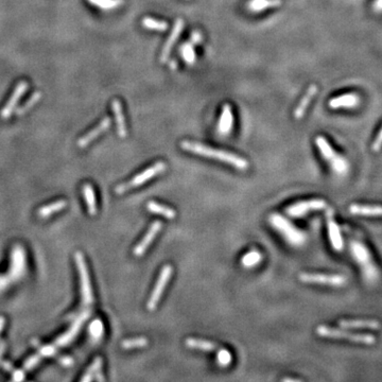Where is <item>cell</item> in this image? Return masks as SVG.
Wrapping results in <instances>:
<instances>
[{
	"label": "cell",
	"mask_w": 382,
	"mask_h": 382,
	"mask_svg": "<svg viewBox=\"0 0 382 382\" xmlns=\"http://www.w3.org/2000/svg\"><path fill=\"white\" fill-rule=\"evenodd\" d=\"M75 260H76V265H77L79 275H80V285H81L82 304L84 306H91L94 301V295H93V291H92L90 274H88L86 261L84 259L82 253H80V252L76 253L75 254Z\"/></svg>",
	"instance_id": "obj_8"
},
{
	"label": "cell",
	"mask_w": 382,
	"mask_h": 382,
	"mask_svg": "<svg viewBox=\"0 0 382 382\" xmlns=\"http://www.w3.org/2000/svg\"><path fill=\"white\" fill-rule=\"evenodd\" d=\"M315 145L319 151V154L330 166L335 174L344 176L348 173L350 168L348 161L343 155L337 153L324 136H317L315 138Z\"/></svg>",
	"instance_id": "obj_4"
},
{
	"label": "cell",
	"mask_w": 382,
	"mask_h": 382,
	"mask_svg": "<svg viewBox=\"0 0 382 382\" xmlns=\"http://www.w3.org/2000/svg\"><path fill=\"white\" fill-rule=\"evenodd\" d=\"M340 327L351 330H379L381 328L380 322L369 318H342L337 322Z\"/></svg>",
	"instance_id": "obj_12"
},
{
	"label": "cell",
	"mask_w": 382,
	"mask_h": 382,
	"mask_svg": "<svg viewBox=\"0 0 382 382\" xmlns=\"http://www.w3.org/2000/svg\"><path fill=\"white\" fill-rule=\"evenodd\" d=\"M112 109L115 115V119H116L118 135L121 138H124L128 135V130L126 126V120H124V116H123L121 102L119 100H114L112 103Z\"/></svg>",
	"instance_id": "obj_21"
},
{
	"label": "cell",
	"mask_w": 382,
	"mask_h": 382,
	"mask_svg": "<svg viewBox=\"0 0 382 382\" xmlns=\"http://www.w3.org/2000/svg\"><path fill=\"white\" fill-rule=\"evenodd\" d=\"M169 67H170L172 70H175L177 68V63H176L175 61L172 60V61L169 62Z\"/></svg>",
	"instance_id": "obj_40"
},
{
	"label": "cell",
	"mask_w": 382,
	"mask_h": 382,
	"mask_svg": "<svg viewBox=\"0 0 382 382\" xmlns=\"http://www.w3.org/2000/svg\"><path fill=\"white\" fill-rule=\"evenodd\" d=\"M28 87H29V85L26 81H22L19 85L15 87L13 95L11 96L10 99H9L8 103L5 105V108L3 109L2 113H0V116H2V118L6 119V118L11 116L12 113L15 110V106H16L17 102L20 101V99L23 97L25 92L28 90Z\"/></svg>",
	"instance_id": "obj_16"
},
{
	"label": "cell",
	"mask_w": 382,
	"mask_h": 382,
	"mask_svg": "<svg viewBox=\"0 0 382 382\" xmlns=\"http://www.w3.org/2000/svg\"><path fill=\"white\" fill-rule=\"evenodd\" d=\"M349 212L360 217H382V205H368V204H351Z\"/></svg>",
	"instance_id": "obj_19"
},
{
	"label": "cell",
	"mask_w": 382,
	"mask_h": 382,
	"mask_svg": "<svg viewBox=\"0 0 382 382\" xmlns=\"http://www.w3.org/2000/svg\"><path fill=\"white\" fill-rule=\"evenodd\" d=\"M166 168H167V165L164 162H157L156 164L147 168L146 170H144L143 172H140L139 174L135 175L131 181L124 183V184H121V185H118L116 189H115V192L118 193V194H121V193H124V192L133 189V188H136V187H138V186L147 183L151 179H153L154 176L163 173L166 170Z\"/></svg>",
	"instance_id": "obj_6"
},
{
	"label": "cell",
	"mask_w": 382,
	"mask_h": 382,
	"mask_svg": "<svg viewBox=\"0 0 382 382\" xmlns=\"http://www.w3.org/2000/svg\"><path fill=\"white\" fill-rule=\"evenodd\" d=\"M261 260H262L261 253H259L258 251H251L242 257L241 263L244 268H253V266L258 264Z\"/></svg>",
	"instance_id": "obj_31"
},
{
	"label": "cell",
	"mask_w": 382,
	"mask_h": 382,
	"mask_svg": "<svg viewBox=\"0 0 382 382\" xmlns=\"http://www.w3.org/2000/svg\"><path fill=\"white\" fill-rule=\"evenodd\" d=\"M283 381H294V382H298L299 380H297V379H291V378H285V379H283Z\"/></svg>",
	"instance_id": "obj_42"
},
{
	"label": "cell",
	"mask_w": 382,
	"mask_h": 382,
	"mask_svg": "<svg viewBox=\"0 0 382 382\" xmlns=\"http://www.w3.org/2000/svg\"><path fill=\"white\" fill-rule=\"evenodd\" d=\"M326 220H327V233H328V239L333 251L341 252L344 248V239L342 236L341 228L339 224L336 223V221L333 217V214L331 210H328L326 214Z\"/></svg>",
	"instance_id": "obj_11"
},
{
	"label": "cell",
	"mask_w": 382,
	"mask_h": 382,
	"mask_svg": "<svg viewBox=\"0 0 382 382\" xmlns=\"http://www.w3.org/2000/svg\"><path fill=\"white\" fill-rule=\"evenodd\" d=\"M4 350H5V344H2L0 345V360H2V356L4 353Z\"/></svg>",
	"instance_id": "obj_41"
},
{
	"label": "cell",
	"mask_w": 382,
	"mask_h": 382,
	"mask_svg": "<svg viewBox=\"0 0 382 382\" xmlns=\"http://www.w3.org/2000/svg\"><path fill=\"white\" fill-rule=\"evenodd\" d=\"M381 149H382V128L378 132V134L375 140L372 141V145H371V150L374 151V152H379Z\"/></svg>",
	"instance_id": "obj_36"
},
{
	"label": "cell",
	"mask_w": 382,
	"mask_h": 382,
	"mask_svg": "<svg viewBox=\"0 0 382 382\" xmlns=\"http://www.w3.org/2000/svg\"><path fill=\"white\" fill-rule=\"evenodd\" d=\"M203 41V35L200 31H193L192 34L190 35V43L192 44V45H199V44H201Z\"/></svg>",
	"instance_id": "obj_37"
},
{
	"label": "cell",
	"mask_w": 382,
	"mask_h": 382,
	"mask_svg": "<svg viewBox=\"0 0 382 382\" xmlns=\"http://www.w3.org/2000/svg\"><path fill=\"white\" fill-rule=\"evenodd\" d=\"M183 29H184V21L182 19H179V20L175 22L173 29H172L170 35H169V38H168V40H167V42L165 44V46H164V48L162 50V53H161V63H167V62L169 61V57H170L171 50L174 47L176 41L180 39Z\"/></svg>",
	"instance_id": "obj_14"
},
{
	"label": "cell",
	"mask_w": 382,
	"mask_h": 382,
	"mask_svg": "<svg viewBox=\"0 0 382 382\" xmlns=\"http://www.w3.org/2000/svg\"><path fill=\"white\" fill-rule=\"evenodd\" d=\"M185 344L187 345L189 348H192V349H199V350L207 351V352H210V351H218V350L220 349V347H218V345L215 344V343L209 342V341H206V340L194 339V337H189V339L186 340Z\"/></svg>",
	"instance_id": "obj_23"
},
{
	"label": "cell",
	"mask_w": 382,
	"mask_h": 382,
	"mask_svg": "<svg viewBox=\"0 0 382 382\" xmlns=\"http://www.w3.org/2000/svg\"><path fill=\"white\" fill-rule=\"evenodd\" d=\"M83 195L86 200L87 203V208L88 212H90L91 216H95L97 214V202H96V195L95 191L92 187V185L86 184L83 186Z\"/></svg>",
	"instance_id": "obj_27"
},
{
	"label": "cell",
	"mask_w": 382,
	"mask_h": 382,
	"mask_svg": "<svg viewBox=\"0 0 382 382\" xmlns=\"http://www.w3.org/2000/svg\"><path fill=\"white\" fill-rule=\"evenodd\" d=\"M316 93H317V86L314 85V84L310 85V87L307 90L306 94L304 95L303 98H301V100L299 101L298 105L296 106L295 110H294V114H293V115H294V118L295 119L299 120V119H301V118L305 116L308 106L310 105V102L312 101V99L315 97Z\"/></svg>",
	"instance_id": "obj_20"
},
{
	"label": "cell",
	"mask_w": 382,
	"mask_h": 382,
	"mask_svg": "<svg viewBox=\"0 0 382 382\" xmlns=\"http://www.w3.org/2000/svg\"><path fill=\"white\" fill-rule=\"evenodd\" d=\"M371 9L375 13H378V14L382 13V0H375L371 5Z\"/></svg>",
	"instance_id": "obj_38"
},
{
	"label": "cell",
	"mask_w": 382,
	"mask_h": 382,
	"mask_svg": "<svg viewBox=\"0 0 382 382\" xmlns=\"http://www.w3.org/2000/svg\"><path fill=\"white\" fill-rule=\"evenodd\" d=\"M141 25H143L144 28L149 29V30H153V31H159V32H165L168 29V23L164 21H158L155 19H152V17H145V19L141 21Z\"/></svg>",
	"instance_id": "obj_28"
},
{
	"label": "cell",
	"mask_w": 382,
	"mask_h": 382,
	"mask_svg": "<svg viewBox=\"0 0 382 382\" xmlns=\"http://www.w3.org/2000/svg\"><path fill=\"white\" fill-rule=\"evenodd\" d=\"M5 324H6V319L4 316H0V334H2L3 332V329L5 327Z\"/></svg>",
	"instance_id": "obj_39"
},
{
	"label": "cell",
	"mask_w": 382,
	"mask_h": 382,
	"mask_svg": "<svg viewBox=\"0 0 382 382\" xmlns=\"http://www.w3.org/2000/svg\"><path fill=\"white\" fill-rule=\"evenodd\" d=\"M327 208V202L323 199H310L292 204L286 209L287 215L293 218L304 217L311 211H319Z\"/></svg>",
	"instance_id": "obj_9"
},
{
	"label": "cell",
	"mask_w": 382,
	"mask_h": 382,
	"mask_svg": "<svg viewBox=\"0 0 382 382\" xmlns=\"http://www.w3.org/2000/svg\"><path fill=\"white\" fill-rule=\"evenodd\" d=\"M361 98L356 93H348L332 98L328 102V106L333 110L339 109H354L360 105Z\"/></svg>",
	"instance_id": "obj_13"
},
{
	"label": "cell",
	"mask_w": 382,
	"mask_h": 382,
	"mask_svg": "<svg viewBox=\"0 0 382 382\" xmlns=\"http://www.w3.org/2000/svg\"><path fill=\"white\" fill-rule=\"evenodd\" d=\"M270 223L291 245L301 246L306 242L305 233L295 227L285 217L278 214H273L270 216Z\"/></svg>",
	"instance_id": "obj_5"
},
{
	"label": "cell",
	"mask_w": 382,
	"mask_h": 382,
	"mask_svg": "<svg viewBox=\"0 0 382 382\" xmlns=\"http://www.w3.org/2000/svg\"><path fill=\"white\" fill-rule=\"evenodd\" d=\"M282 5V0H250L247 9L253 13H260L268 9L277 8Z\"/></svg>",
	"instance_id": "obj_22"
},
{
	"label": "cell",
	"mask_w": 382,
	"mask_h": 382,
	"mask_svg": "<svg viewBox=\"0 0 382 382\" xmlns=\"http://www.w3.org/2000/svg\"><path fill=\"white\" fill-rule=\"evenodd\" d=\"M181 148L193 154L218 159V161L226 163L230 166L239 169V170H246V169L248 168V162L246 161V159H244L243 157H240L236 154L227 152V151L214 149V148L207 147L205 145H202L200 143H194V141H189V140L182 141Z\"/></svg>",
	"instance_id": "obj_1"
},
{
	"label": "cell",
	"mask_w": 382,
	"mask_h": 382,
	"mask_svg": "<svg viewBox=\"0 0 382 382\" xmlns=\"http://www.w3.org/2000/svg\"><path fill=\"white\" fill-rule=\"evenodd\" d=\"M232 353H230L228 350L226 349H223V348H220L218 350V354H217V361H218V364L220 366H227L228 364H230V362H232Z\"/></svg>",
	"instance_id": "obj_33"
},
{
	"label": "cell",
	"mask_w": 382,
	"mask_h": 382,
	"mask_svg": "<svg viewBox=\"0 0 382 382\" xmlns=\"http://www.w3.org/2000/svg\"><path fill=\"white\" fill-rule=\"evenodd\" d=\"M111 118L110 117H105L104 119H102L99 124L98 126H96L93 130H91L90 132L87 133V134H85L82 138H80L79 141H78V146L80 148H86L88 145H90L92 141H94L98 136L101 135L102 133H104L105 131H108L111 127Z\"/></svg>",
	"instance_id": "obj_17"
},
{
	"label": "cell",
	"mask_w": 382,
	"mask_h": 382,
	"mask_svg": "<svg viewBox=\"0 0 382 382\" xmlns=\"http://www.w3.org/2000/svg\"><path fill=\"white\" fill-rule=\"evenodd\" d=\"M316 334L322 337H326V339L341 340L366 346L374 345L377 342V337L374 334L365 332H354L351 329H346V328L342 327L335 328L321 325L316 328Z\"/></svg>",
	"instance_id": "obj_2"
},
{
	"label": "cell",
	"mask_w": 382,
	"mask_h": 382,
	"mask_svg": "<svg viewBox=\"0 0 382 382\" xmlns=\"http://www.w3.org/2000/svg\"><path fill=\"white\" fill-rule=\"evenodd\" d=\"M102 359L101 358H96L94 360V362L92 363V365L87 368V370L84 372V376L81 378V381H92L94 379L96 380H99V381H103L104 378L100 376V370H101V367H102Z\"/></svg>",
	"instance_id": "obj_24"
},
{
	"label": "cell",
	"mask_w": 382,
	"mask_h": 382,
	"mask_svg": "<svg viewBox=\"0 0 382 382\" xmlns=\"http://www.w3.org/2000/svg\"><path fill=\"white\" fill-rule=\"evenodd\" d=\"M299 280L310 285L327 286L332 288H342L347 279L342 274H319V273H303L299 275Z\"/></svg>",
	"instance_id": "obj_7"
},
{
	"label": "cell",
	"mask_w": 382,
	"mask_h": 382,
	"mask_svg": "<svg viewBox=\"0 0 382 382\" xmlns=\"http://www.w3.org/2000/svg\"><path fill=\"white\" fill-rule=\"evenodd\" d=\"M349 252L354 262L361 269L364 278L368 281L376 280L379 272L368 247L358 240H351L349 242Z\"/></svg>",
	"instance_id": "obj_3"
},
{
	"label": "cell",
	"mask_w": 382,
	"mask_h": 382,
	"mask_svg": "<svg viewBox=\"0 0 382 382\" xmlns=\"http://www.w3.org/2000/svg\"><path fill=\"white\" fill-rule=\"evenodd\" d=\"M234 127V115L232 111V106L229 104H224L222 108V113L218 122V132L219 134L227 136L233 131Z\"/></svg>",
	"instance_id": "obj_18"
},
{
	"label": "cell",
	"mask_w": 382,
	"mask_h": 382,
	"mask_svg": "<svg viewBox=\"0 0 382 382\" xmlns=\"http://www.w3.org/2000/svg\"><path fill=\"white\" fill-rule=\"evenodd\" d=\"M40 98H41V94L40 93H37V94H34L31 98H30V99L28 100V102H27L24 106H22V108L20 109V111L19 112H17V114H24L27 110H29L30 108H32V106L35 104V103H37L38 102V100L40 99Z\"/></svg>",
	"instance_id": "obj_35"
},
{
	"label": "cell",
	"mask_w": 382,
	"mask_h": 382,
	"mask_svg": "<svg viewBox=\"0 0 382 382\" xmlns=\"http://www.w3.org/2000/svg\"><path fill=\"white\" fill-rule=\"evenodd\" d=\"M147 208L149 211L152 212V214L163 216L167 219H174L176 216L175 210H173L170 207L161 205V204H158L156 202H152V201L149 202L148 205H147Z\"/></svg>",
	"instance_id": "obj_25"
},
{
	"label": "cell",
	"mask_w": 382,
	"mask_h": 382,
	"mask_svg": "<svg viewBox=\"0 0 382 382\" xmlns=\"http://www.w3.org/2000/svg\"><path fill=\"white\" fill-rule=\"evenodd\" d=\"M88 3L101 10L111 11L121 7L124 4V0H88Z\"/></svg>",
	"instance_id": "obj_29"
},
{
	"label": "cell",
	"mask_w": 382,
	"mask_h": 382,
	"mask_svg": "<svg viewBox=\"0 0 382 382\" xmlns=\"http://www.w3.org/2000/svg\"><path fill=\"white\" fill-rule=\"evenodd\" d=\"M149 344L147 337L144 336H138V337H133V339H129L122 342V347L124 349H133V348H139V347H145Z\"/></svg>",
	"instance_id": "obj_32"
},
{
	"label": "cell",
	"mask_w": 382,
	"mask_h": 382,
	"mask_svg": "<svg viewBox=\"0 0 382 382\" xmlns=\"http://www.w3.org/2000/svg\"><path fill=\"white\" fill-rule=\"evenodd\" d=\"M172 273H173V268L170 264L165 265L164 268L162 269L161 273H159V276L157 278V281L154 286V289H153L152 293H151V296L148 300V304H147L148 310L153 311L156 309V306L158 304L159 299H161V297L163 295L167 283L169 282V280H170V278L172 276Z\"/></svg>",
	"instance_id": "obj_10"
},
{
	"label": "cell",
	"mask_w": 382,
	"mask_h": 382,
	"mask_svg": "<svg viewBox=\"0 0 382 382\" xmlns=\"http://www.w3.org/2000/svg\"><path fill=\"white\" fill-rule=\"evenodd\" d=\"M181 56L183 60L185 61V63H187L188 65H193L197 61V56H195V51L194 47L190 42L185 43L181 46Z\"/></svg>",
	"instance_id": "obj_30"
},
{
	"label": "cell",
	"mask_w": 382,
	"mask_h": 382,
	"mask_svg": "<svg viewBox=\"0 0 382 382\" xmlns=\"http://www.w3.org/2000/svg\"><path fill=\"white\" fill-rule=\"evenodd\" d=\"M66 205H67V203L65 200H60L57 202H53V203L49 204V205L41 207L38 211V215L40 218H48L51 215L56 214V212L64 209L66 207Z\"/></svg>",
	"instance_id": "obj_26"
},
{
	"label": "cell",
	"mask_w": 382,
	"mask_h": 382,
	"mask_svg": "<svg viewBox=\"0 0 382 382\" xmlns=\"http://www.w3.org/2000/svg\"><path fill=\"white\" fill-rule=\"evenodd\" d=\"M162 228H163V223L159 221H155L154 223L151 224L150 228L148 229V232L145 235V237L143 238V240H141V241L134 247V250H133V253H134V255L137 257L143 256L145 254V252L148 250V247L150 246V244L152 243V241L157 236V234L161 232Z\"/></svg>",
	"instance_id": "obj_15"
},
{
	"label": "cell",
	"mask_w": 382,
	"mask_h": 382,
	"mask_svg": "<svg viewBox=\"0 0 382 382\" xmlns=\"http://www.w3.org/2000/svg\"><path fill=\"white\" fill-rule=\"evenodd\" d=\"M90 333L95 339H99L103 334V324L99 318L95 319V321L90 326Z\"/></svg>",
	"instance_id": "obj_34"
}]
</instances>
